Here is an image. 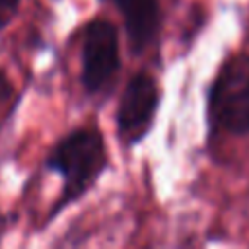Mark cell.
Here are the masks:
<instances>
[{"label": "cell", "mask_w": 249, "mask_h": 249, "mask_svg": "<svg viewBox=\"0 0 249 249\" xmlns=\"http://www.w3.org/2000/svg\"><path fill=\"white\" fill-rule=\"evenodd\" d=\"M119 37L113 23L93 19L84 29L82 84L89 93L105 89L119 70Z\"/></svg>", "instance_id": "cell-3"}, {"label": "cell", "mask_w": 249, "mask_h": 249, "mask_svg": "<svg viewBox=\"0 0 249 249\" xmlns=\"http://www.w3.org/2000/svg\"><path fill=\"white\" fill-rule=\"evenodd\" d=\"M47 163L64 179L60 208L82 196L107 167L103 138L95 128L74 130L54 146Z\"/></svg>", "instance_id": "cell-1"}, {"label": "cell", "mask_w": 249, "mask_h": 249, "mask_svg": "<svg viewBox=\"0 0 249 249\" xmlns=\"http://www.w3.org/2000/svg\"><path fill=\"white\" fill-rule=\"evenodd\" d=\"M158 101V86L148 74L142 72L130 78L117 111L119 136L124 144H136L148 132L156 115Z\"/></svg>", "instance_id": "cell-4"}, {"label": "cell", "mask_w": 249, "mask_h": 249, "mask_svg": "<svg viewBox=\"0 0 249 249\" xmlns=\"http://www.w3.org/2000/svg\"><path fill=\"white\" fill-rule=\"evenodd\" d=\"M119 8L134 51H144L158 35L160 8L156 0H113Z\"/></svg>", "instance_id": "cell-5"}, {"label": "cell", "mask_w": 249, "mask_h": 249, "mask_svg": "<svg viewBox=\"0 0 249 249\" xmlns=\"http://www.w3.org/2000/svg\"><path fill=\"white\" fill-rule=\"evenodd\" d=\"M19 0H0V27H4L18 10Z\"/></svg>", "instance_id": "cell-6"}, {"label": "cell", "mask_w": 249, "mask_h": 249, "mask_svg": "<svg viewBox=\"0 0 249 249\" xmlns=\"http://www.w3.org/2000/svg\"><path fill=\"white\" fill-rule=\"evenodd\" d=\"M212 123L237 136L249 134V54L228 58L210 89Z\"/></svg>", "instance_id": "cell-2"}]
</instances>
